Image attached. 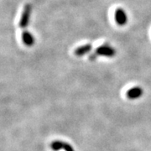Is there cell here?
<instances>
[{
  "label": "cell",
  "instance_id": "1",
  "mask_svg": "<svg viewBox=\"0 0 151 151\" xmlns=\"http://www.w3.org/2000/svg\"><path fill=\"white\" fill-rule=\"evenodd\" d=\"M31 12H32V5L30 4H26L22 11L21 17L19 19V28L25 29L26 27H28V25L29 24L30 16H31Z\"/></svg>",
  "mask_w": 151,
  "mask_h": 151
},
{
  "label": "cell",
  "instance_id": "2",
  "mask_svg": "<svg viewBox=\"0 0 151 151\" xmlns=\"http://www.w3.org/2000/svg\"><path fill=\"white\" fill-rule=\"evenodd\" d=\"M95 53L97 55H102L105 57H113L116 55V50L108 44L102 45L96 49Z\"/></svg>",
  "mask_w": 151,
  "mask_h": 151
},
{
  "label": "cell",
  "instance_id": "3",
  "mask_svg": "<svg viewBox=\"0 0 151 151\" xmlns=\"http://www.w3.org/2000/svg\"><path fill=\"white\" fill-rule=\"evenodd\" d=\"M115 22L119 26H124L128 23V15L124 9L118 8L115 10Z\"/></svg>",
  "mask_w": 151,
  "mask_h": 151
},
{
  "label": "cell",
  "instance_id": "4",
  "mask_svg": "<svg viewBox=\"0 0 151 151\" xmlns=\"http://www.w3.org/2000/svg\"><path fill=\"white\" fill-rule=\"evenodd\" d=\"M143 93L144 91L140 86H134L126 92V97L130 100H135L142 97Z\"/></svg>",
  "mask_w": 151,
  "mask_h": 151
},
{
  "label": "cell",
  "instance_id": "5",
  "mask_svg": "<svg viewBox=\"0 0 151 151\" xmlns=\"http://www.w3.org/2000/svg\"><path fill=\"white\" fill-rule=\"evenodd\" d=\"M22 41L28 47H31L35 43V38L28 30H24L22 33Z\"/></svg>",
  "mask_w": 151,
  "mask_h": 151
},
{
  "label": "cell",
  "instance_id": "6",
  "mask_svg": "<svg viewBox=\"0 0 151 151\" xmlns=\"http://www.w3.org/2000/svg\"><path fill=\"white\" fill-rule=\"evenodd\" d=\"M92 49V45L91 44H86L81 46H78L77 48L74 50V54L76 56H83L85 55L88 54Z\"/></svg>",
  "mask_w": 151,
  "mask_h": 151
},
{
  "label": "cell",
  "instance_id": "7",
  "mask_svg": "<svg viewBox=\"0 0 151 151\" xmlns=\"http://www.w3.org/2000/svg\"><path fill=\"white\" fill-rule=\"evenodd\" d=\"M64 142L60 140H55L50 144V149L53 151H59L63 149Z\"/></svg>",
  "mask_w": 151,
  "mask_h": 151
},
{
  "label": "cell",
  "instance_id": "8",
  "mask_svg": "<svg viewBox=\"0 0 151 151\" xmlns=\"http://www.w3.org/2000/svg\"><path fill=\"white\" fill-rule=\"evenodd\" d=\"M62 150H64L65 151H75L74 150V149H73V147L70 145V144H68V143H65V142H64L63 149H62Z\"/></svg>",
  "mask_w": 151,
  "mask_h": 151
}]
</instances>
